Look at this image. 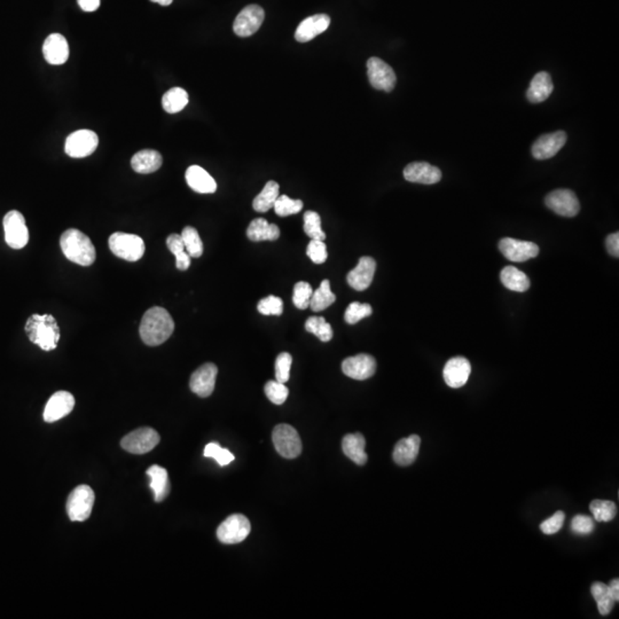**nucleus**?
Instances as JSON below:
<instances>
[{
    "label": "nucleus",
    "instance_id": "obj_1",
    "mask_svg": "<svg viewBox=\"0 0 619 619\" xmlns=\"http://www.w3.org/2000/svg\"><path fill=\"white\" fill-rule=\"evenodd\" d=\"M175 331V321L166 309L150 307L141 319L139 334L145 344L157 347L169 340Z\"/></svg>",
    "mask_w": 619,
    "mask_h": 619
},
{
    "label": "nucleus",
    "instance_id": "obj_2",
    "mask_svg": "<svg viewBox=\"0 0 619 619\" xmlns=\"http://www.w3.org/2000/svg\"><path fill=\"white\" fill-rule=\"evenodd\" d=\"M60 246L65 256L72 263L90 266L97 258L91 239L76 229H67L60 239Z\"/></svg>",
    "mask_w": 619,
    "mask_h": 619
},
{
    "label": "nucleus",
    "instance_id": "obj_3",
    "mask_svg": "<svg viewBox=\"0 0 619 619\" xmlns=\"http://www.w3.org/2000/svg\"><path fill=\"white\" fill-rule=\"evenodd\" d=\"M29 340L37 344L41 350L57 349L60 341V328L57 320L51 314H32L25 324Z\"/></svg>",
    "mask_w": 619,
    "mask_h": 619
},
{
    "label": "nucleus",
    "instance_id": "obj_4",
    "mask_svg": "<svg viewBox=\"0 0 619 619\" xmlns=\"http://www.w3.org/2000/svg\"><path fill=\"white\" fill-rule=\"evenodd\" d=\"M109 249L115 256L122 260L137 262L144 256L145 242L138 235L116 232L110 235Z\"/></svg>",
    "mask_w": 619,
    "mask_h": 619
},
{
    "label": "nucleus",
    "instance_id": "obj_5",
    "mask_svg": "<svg viewBox=\"0 0 619 619\" xmlns=\"http://www.w3.org/2000/svg\"><path fill=\"white\" fill-rule=\"evenodd\" d=\"M95 495L88 485H79L69 494L67 513L72 522H84L91 516Z\"/></svg>",
    "mask_w": 619,
    "mask_h": 619
},
{
    "label": "nucleus",
    "instance_id": "obj_6",
    "mask_svg": "<svg viewBox=\"0 0 619 619\" xmlns=\"http://www.w3.org/2000/svg\"><path fill=\"white\" fill-rule=\"evenodd\" d=\"M275 450L286 459H295L302 453V441L298 430L289 425H278L273 429Z\"/></svg>",
    "mask_w": 619,
    "mask_h": 619
},
{
    "label": "nucleus",
    "instance_id": "obj_7",
    "mask_svg": "<svg viewBox=\"0 0 619 619\" xmlns=\"http://www.w3.org/2000/svg\"><path fill=\"white\" fill-rule=\"evenodd\" d=\"M251 531V524L248 517L242 514H233L217 528V538L222 544H240Z\"/></svg>",
    "mask_w": 619,
    "mask_h": 619
},
{
    "label": "nucleus",
    "instance_id": "obj_8",
    "mask_svg": "<svg viewBox=\"0 0 619 619\" xmlns=\"http://www.w3.org/2000/svg\"><path fill=\"white\" fill-rule=\"evenodd\" d=\"M6 244L13 249H22L29 241L28 227L22 213L18 210L7 213L3 220Z\"/></svg>",
    "mask_w": 619,
    "mask_h": 619
},
{
    "label": "nucleus",
    "instance_id": "obj_9",
    "mask_svg": "<svg viewBox=\"0 0 619 619\" xmlns=\"http://www.w3.org/2000/svg\"><path fill=\"white\" fill-rule=\"evenodd\" d=\"M99 145V137L91 130H79L68 135L65 150L72 159L88 157L95 152Z\"/></svg>",
    "mask_w": 619,
    "mask_h": 619
},
{
    "label": "nucleus",
    "instance_id": "obj_10",
    "mask_svg": "<svg viewBox=\"0 0 619 619\" xmlns=\"http://www.w3.org/2000/svg\"><path fill=\"white\" fill-rule=\"evenodd\" d=\"M160 439L157 430L144 427L130 432L123 438L121 445L128 453L145 454L153 450L160 443Z\"/></svg>",
    "mask_w": 619,
    "mask_h": 619
},
{
    "label": "nucleus",
    "instance_id": "obj_11",
    "mask_svg": "<svg viewBox=\"0 0 619 619\" xmlns=\"http://www.w3.org/2000/svg\"><path fill=\"white\" fill-rule=\"evenodd\" d=\"M367 75L369 83L375 90L391 92L396 86L397 77L394 69L378 58L373 57L367 61Z\"/></svg>",
    "mask_w": 619,
    "mask_h": 619
},
{
    "label": "nucleus",
    "instance_id": "obj_12",
    "mask_svg": "<svg viewBox=\"0 0 619 619\" xmlns=\"http://www.w3.org/2000/svg\"><path fill=\"white\" fill-rule=\"evenodd\" d=\"M265 13L258 5H248L239 13L233 25V30L239 37H249L256 34L263 25Z\"/></svg>",
    "mask_w": 619,
    "mask_h": 619
},
{
    "label": "nucleus",
    "instance_id": "obj_13",
    "mask_svg": "<svg viewBox=\"0 0 619 619\" xmlns=\"http://www.w3.org/2000/svg\"><path fill=\"white\" fill-rule=\"evenodd\" d=\"M545 204L552 211L562 217H575L580 210L578 197L570 189H557L546 197Z\"/></svg>",
    "mask_w": 619,
    "mask_h": 619
},
{
    "label": "nucleus",
    "instance_id": "obj_14",
    "mask_svg": "<svg viewBox=\"0 0 619 619\" xmlns=\"http://www.w3.org/2000/svg\"><path fill=\"white\" fill-rule=\"evenodd\" d=\"M499 249L507 260L514 263H523L538 256L539 247L533 242L505 238L499 242Z\"/></svg>",
    "mask_w": 619,
    "mask_h": 619
},
{
    "label": "nucleus",
    "instance_id": "obj_15",
    "mask_svg": "<svg viewBox=\"0 0 619 619\" xmlns=\"http://www.w3.org/2000/svg\"><path fill=\"white\" fill-rule=\"evenodd\" d=\"M217 374H218V368L215 364H204L192 374L189 388L199 397H209L215 390Z\"/></svg>",
    "mask_w": 619,
    "mask_h": 619
},
{
    "label": "nucleus",
    "instance_id": "obj_16",
    "mask_svg": "<svg viewBox=\"0 0 619 619\" xmlns=\"http://www.w3.org/2000/svg\"><path fill=\"white\" fill-rule=\"evenodd\" d=\"M342 371L349 378L364 381L376 372V360L371 354H360L349 357L342 363Z\"/></svg>",
    "mask_w": 619,
    "mask_h": 619
},
{
    "label": "nucleus",
    "instance_id": "obj_17",
    "mask_svg": "<svg viewBox=\"0 0 619 619\" xmlns=\"http://www.w3.org/2000/svg\"><path fill=\"white\" fill-rule=\"evenodd\" d=\"M566 133L564 131H557L553 133L540 135L532 145V155L537 160L544 161L555 157L563 146L566 145Z\"/></svg>",
    "mask_w": 619,
    "mask_h": 619
},
{
    "label": "nucleus",
    "instance_id": "obj_18",
    "mask_svg": "<svg viewBox=\"0 0 619 619\" xmlns=\"http://www.w3.org/2000/svg\"><path fill=\"white\" fill-rule=\"evenodd\" d=\"M376 262L374 258L364 256L360 258L358 265L347 273V281L354 291H364L372 284L375 274Z\"/></svg>",
    "mask_w": 619,
    "mask_h": 619
},
{
    "label": "nucleus",
    "instance_id": "obj_19",
    "mask_svg": "<svg viewBox=\"0 0 619 619\" xmlns=\"http://www.w3.org/2000/svg\"><path fill=\"white\" fill-rule=\"evenodd\" d=\"M75 406V398L68 391H58L47 401L44 411L46 422H55L69 415Z\"/></svg>",
    "mask_w": 619,
    "mask_h": 619
},
{
    "label": "nucleus",
    "instance_id": "obj_20",
    "mask_svg": "<svg viewBox=\"0 0 619 619\" xmlns=\"http://www.w3.org/2000/svg\"><path fill=\"white\" fill-rule=\"evenodd\" d=\"M472 373V366L465 357H454L447 361L443 371L445 382L450 388H461L466 385Z\"/></svg>",
    "mask_w": 619,
    "mask_h": 619
},
{
    "label": "nucleus",
    "instance_id": "obj_21",
    "mask_svg": "<svg viewBox=\"0 0 619 619\" xmlns=\"http://www.w3.org/2000/svg\"><path fill=\"white\" fill-rule=\"evenodd\" d=\"M404 178L416 184L434 185L441 182V171L427 162H413L404 169Z\"/></svg>",
    "mask_w": 619,
    "mask_h": 619
},
{
    "label": "nucleus",
    "instance_id": "obj_22",
    "mask_svg": "<svg viewBox=\"0 0 619 619\" xmlns=\"http://www.w3.org/2000/svg\"><path fill=\"white\" fill-rule=\"evenodd\" d=\"M331 25V18L327 14H317L303 20L295 32V39L300 43H307L313 38L325 32Z\"/></svg>",
    "mask_w": 619,
    "mask_h": 619
},
{
    "label": "nucleus",
    "instance_id": "obj_23",
    "mask_svg": "<svg viewBox=\"0 0 619 619\" xmlns=\"http://www.w3.org/2000/svg\"><path fill=\"white\" fill-rule=\"evenodd\" d=\"M43 54L50 65L60 66L67 62L69 58V45L62 34H52L45 39Z\"/></svg>",
    "mask_w": 619,
    "mask_h": 619
},
{
    "label": "nucleus",
    "instance_id": "obj_24",
    "mask_svg": "<svg viewBox=\"0 0 619 619\" xmlns=\"http://www.w3.org/2000/svg\"><path fill=\"white\" fill-rule=\"evenodd\" d=\"M420 444L421 438L418 435H411L410 437L401 439L394 448L392 458L394 462L401 467L412 465L419 455Z\"/></svg>",
    "mask_w": 619,
    "mask_h": 619
},
{
    "label": "nucleus",
    "instance_id": "obj_25",
    "mask_svg": "<svg viewBox=\"0 0 619 619\" xmlns=\"http://www.w3.org/2000/svg\"><path fill=\"white\" fill-rule=\"evenodd\" d=\"M188 186L200 194H213L217 189V184L211 175L199 166H192L186 171Z\"/></svg>",
    "mask_w": 619,
    "mask_h": 619
},
{
    "label": "nucleus",
    "instance_id": "obj_26",
    "mask_svg": "<svg viewBox=\"0 0 619 619\" xmlns=\"http://www.w3.org/2000/svg\"><path fill=\"white\" fill-rule=\"evenodd\" d=\"M554 84L550 74L546 72H540L532 79L526 98L531 103H540L547 100L550 94L553 92Z\"/></svg>",
    "mask_w": 619,
    "mask_h": 619
},
{
    "label": "nucleus",
    "instance_id": "obj_27",
    "mask_svg": "<svg viewBox=\"0 0 619 619\" xmlns=\"http://www.w3.org/2000/svg\"><path fill=\"white\" fill-rule=\"evenodd\" d=\"M365 447H366V441L359 432L349 434L342 441L343 453L358 466H364L368 459L365 452Z\"/></svg>",
    "mask_w": 619,
    "mask_h": 619
},
{
    "label": "nucleus",
    "instance_id": "obj_28",
    "mask_svg": "<svg viewBox=\"0 0 619 619\" xmlns=\"http://www.w3.org/2000/svg\"><path fill=\"white\" fill-rule=\"evenodd\" d=\"M162 163V155L159 152L154 149H144L133 155L131 166L138 173L147 175L160 169Z\"/></svg>",
    "mask_w": 619,
    "mask_h": 619
},
{
    "label": "nucleus",
    "instance_id": "obj_29",
    "mask_svg": "<svg viewBox=\"0 0 619 619\" xmlns=\"http://www.w3.org/2000/svg\"><path fill=\"white\" fill-rule=\"evenodd\" d=\"M147 476L150 479V488L154 492V499L157 502H161L169 495L171 488L168 472L166 468L154 465L148 468Z\"/></svg>",
    "mask_w": 619,
    "mask_h": 619
},
{
    "label": "nucleus",
    "instance_id": "obj_30",
    "mask_svg": "<svg viewBox=\"0 0 619 619\" xmlns=\"http://www.w3.org/2000/svg\"><path fill=\"white\" fill-rule=\"evenodd\" d=\"M247 237L253 242L275 241L280 237V229L275 224H269L266 219H253L248 227Z\"/></svg>",
    "mask_w": 619,
    "mask_h": 619
},
{
    "label": "nucleus",
    "instance_id": "obj_31",
    "mask_svg": "<svg viewBox=\"0 0 619 619\" xmlns=\"http://www.w3.org/2000/svg\"><path fill=\"white\" fill-rule=\"evenodd\" d=\"M502 285L512 291L524 293L530 288V279L515 266H506L500 273Z\"/></svg>",
    "mask_w": 619,
    "mask_h": 619
},
{
    "label": "nucleus",
    "instance_id": "obj_32",
    "mask_svg": "<svg viewBox=\"0 0 619 619\" xmlns=\"http://www.w3.org/2000/svg\"><path fill=\"white\" fill-rule=\"evenodd\" d=\"M278 182L269 180L267 184L264 186L263 191L257 195L253 201V208L257 213H266L269 209H272L274 206L275 201L279 197Z\"/></svg>",
    "mask_w": 619,
    "mask_h": 619
},
{
    "label": "nucleus",
    "instance_id": "obj_33",
    "mask_svg": "<svg viewBox=\"0 0 619 619\" xmlns=\"http://www.w3.org/2000/svg\"><path fill=\"white\" fill-rule=\"evenodd\" d=\"M188 93L182 88H172L162 98L163 109L168 114H177L187 106Z\"/></svg>",
    "mask_w": 619,
    "mask_h": 619
},
{
    "label": "nucleus",
    "instance_id": "obj_34",
    "mask_svg": "<svg viewBox=\"0 0 619 619\" xmlns=\"http://www.w3.org/2000/svg\"><path fill=\"white\" fill-rule=\"evenodd\" d=\"M335 300L336 296L331 289V282L328 280H324L320 287L316 291H313L312 298L310 300V307L314 312H319L331 307Z\"/></svg>",
    "mask_w": 619,
    "mask_h": 619
},
{
    "label": "nucleus",
    "instance_id": "obj_35",
    "mask_svg": "<svg viewBox=\"0 0 619 619\" xmlns=\"http://www.w3.org/2000/svg\"><path fill=\"white\" fill-rule=\"evenodd\" d=\"M592 597H594L597 601V609L602 616H607L611 613L613 606H615V600L610 594L609 587L604 583L597 582L592 585L591 587Z\"/></svg>",
    "mask_w": 619,
    "mask_h": 619
},
{
    "label": "nucleus",
    "instance_id": "obj_36",
    "mask_svg": "<svg viewBox=\"0 0 619 619\" xmlns=\"http://www.w3.org/2000/svg\"><path fill=\"white\" fill-rule=\"evenodd\" d=\"M182 238L184 241L185 249L188 255L194 258H199L204 253V242L201 240L199 232L192 227L186 226L182 232Z\"/></svg>",
    "mask_w": 619,
    "mask_h": 619
},
{
    "label": "nucleus",
    "instance_id": "obj_37",
    "mask_svg": "<svg viewBox=\"0 0 619 619\" xmlns=\"http://www.w3.org/2000/svg\"><path fill=\"white\" fill-rule=\"evenodd\" d=\"M305 329L311 334L316 335L320 341L329 342L333 338V328L331 324L322 317H310L305 322Z\"/></svg>",
    "mask_w": 619,
    "mask_h": 619
},
{
    "label": "nucleus",
    "instance_id": "obj_38",
    "mask_svg": "<svg viewBox=\"0 0 619 619\" xmlns=\"http://www.w3.org/2000/svg\"><path fill=\"white\" fill-rule=\"evenodd\" d=\"M590 510L597 522H610L617 515L615 502L608 500H594L590 505Z\"/></svg>",
    "mask_w": 619,
    "mask_h": 619
},
{
    "label": "nucleus",
    "instance_id": "obj_39",
    "mask_svg": "<svg viewBox=\"0 0 619 619\" xmlns=\"http://www.w3.org/2000/svg\"><path fill=\"white\" fill-rule=\"evenodd\" d=\"M304 232L311 240H325L326 234L321 229L319 213L316 211H307L304 213Z\"/></svg>",
    "mask_w": 619,
    "mask_h": 619
},
{
    "label": "nucleus",
    "instance_id": "obj_40",
    "mask_svg": "<svg viewBox=\"0 0 619 619\" xmlns=\"http://www.w3.org/2000/svg\"><path fill=\"white\" fill-rule=\"evenodd\" d=\"M273 208L278 216L287 217L300 213L303 209V202L300 200H291L287 195H279Z\"/></svg>",
    "mask_w": 619,
    "mask_h": 619
},
{
    "label": "nucleus",
    "instance_id": "obj_41",
    "mask_svg": "<svg viewBox=\"0 0 619 619\" xmlns=\"http://www.w3.org/2000/svg\"><path fill=\"white\" fill-rule=\"evenodd\" d=\"M373 309L369 304H361L359 302L351 303L345 310L344 320L349 325H354L360 320L365 319L367 317L372 316Z\"/></svg>",
    "mask_w": 619,
    "mask_h": 619
},
{
    "label": "nucleus",
    "instance_id": "obj_42",
    "mask_svg": "<svg viewBox=\"0 0 619 619\" xmlns=\"http://www.w3.org/2000/svg\"><path fill=\"white\" fill-rule=\"evenodd\" d=\"M266 397L269 398V401H272L275 405H282L287 401L289 390L286 387L285 383L275 381H269L264 387Z\"/></svg>",
    "mask_w": 619,
    "mask_h": 619
},
{
    "label": "nucleus",
    "instance_id": "obj_43",
    "mask_svg": "<svg viewBox=\"0 0 619 619\" xmlns=\"http://www.w3.org/2000/svg\"><path fill=\"white\" fill-rule=\"evenodd\" d=\"M312 287L305 281H300L295 285L293 303L300 310H305L310 307V300L312 298Z\"/></svg>",
    "mask_w": 619,
    "mask_h": 619
},
{
    "label": "nucleus",
    "instance_id": "obj_44",
    "mask_svg": "<svg viewBox=\"0 0 619 619\" xmlns=\"http://www.w3.org/2000/svg\"><path fill=\"white\" fill-rule=\"evenodd\" d=\"M204 457L213 458L219 466H227L234 460V455L226 448H222L218 443H210L204 448Z\"/></svg>",
    "mask_w": 619,
    "mask_h": 619
},
{
    "label": "nucleus",
    "instance_id": "obj_45",
    "mask_svg": "<svg viewBox=\"0 0 619 619\" xmlns=\"http://www.w3.org/2000/svg\"><path fill=\"white\" fill-rule=\"evenodd\" d=\"M257 310L264 316H281L284 312V302L281 298L271 295L260 300Z\"/></svg>",
    "mask_w": 619,
    "mask_h": 619
},
{
    "label": "nucleus",
    "instance_id": "obj_46",
    "mask_svg": "<svg viewBox=\"0 0 619 619\" xmlns=\"http://www.w3.org/2000/svg\"><path fill=\"white\" fill-rule=\"evenodd\" d=\"M291 364H293V357L288 352H282L277 357V360H275V378H277V381L286 383L289 380Z\"/></svg>",
    "mask_w": 619,
    "mask_h": 619
},
{
    "label": "nucleus",
    "instance_id": "obj_47",
    "mask_svg": "<svg viewBox=\"0 0 619 619\" xmlns=\"http://www.w3.org/2000/svg\"><path fill=\"white\" fill-rule=\"evenodd\" d=\"M307 253L310 260H312L314 264L325 263L327 257H328L326 244L321 240L310 241V244H307Z\"/></svg>",
    "mask_w": 619,
    "mask_h": 619
},
{
    "label": "nucleus",
    "instance_id": "obj_48",
    "mask_svg": "<svg viewBox=\"0 0 619 619\" xmlns=\"http://www.w3.org/2000/svg\"><path fill=\"white\" fill-rule=\"evenodd\" d=\"M595 524L593 519L586 515H575L571 521V530L579 535H591L594 531Z\"/></svg>",
    "mask_w": 619,
    "mask_h": 619
},
{
    "label": "nucleus",
    "instance_id": "obj_49",
    "mask_svg": "<svg viewBox=\"0 0 619 619\" xmlns=\"http://www.w3.org/2000/svg\"><path fill=\"white\" fill-rule=\"evenodd\" d=\"M564 519H566V514L563 512H557L552 517L541 523V532H544L545 535H555L562 528Z\"/></svg>",
    "mask_w": 619,
    "mask_h": 619
},
{
    "label": "nucleus",
    "instance_id": "obj_50",
    "mask_svg": "<svg viewBox=\"0 0 619 619\" xmlns=\"http://www.w3.org/2000/svg\"><path fill=\"white\" fill-rule=\"evenodd\" d=\"M166 246L169 248V251L175 255V257L182 255V253H185V251H186V249H185V244L184 241H182V235H169L168 239H166Z\"/></svg>",
    "mask_w": 619,
    "mask_h": 619
},
{
    "label": "nucleus",
    "instance_id": "obj_51",
    "mask_svg": "<svg viewBox=\"0 0 619 619\" xmlns=\"http://www.w3.org/2000/svg\"><path fill=\"white\" fill-rule=\"evenodd\" d=\"M606 246H607V251H609L610 255L613 257H616L618 258L619 257V233L616 232V233H613V234H610L608 237L607 240H606Z\"/></svg>",
    "mask_w": 619,
    "mask_h": 619
},
{
    "label": "nucleus",
    "instance_id": "obj_52",
    "mask_svg": "<svg viewBox=\"0 0 619 619\" xmlns=\"http://www.w3.org/2000/svg\"><path fill=\"white\" fill-rule=\"evenodd\" d=\"M81 11L86 13L95 12L100 7V0H77Z\"/></svg>",
    "mask_w": 619,
    "mask_h": 619
},
{
    "label": "nucleus",
    "instance_id": "obj_53",
    "mask_svg": "<svg viewBox=\"0 0 619 619\" xmlns=\"http://www.w3.org/2000/svg\"><path fill=\"white\" fill-rule=\"evenodd\" d=\"M610 594L613 597V600L615 602H618L619 601V580L618 579H613L610 583L609 586Z\"/></svg>",
    "mask_w": 619,
    "mask_h": 619
},
{
    "label": "nucleus",
    "instance_id": "obj_54",
    "mask_svg": "<svg viewBox=\"0 0 619 619\" xmlns=\"http://www.w3.org/2000/svg\"><path fill=\"white\" fill-rule=\"evenodd\" d=\"M150 1L159 4L161 6H169V5H171L173 0H150Z\"/></svg>",
    "mask_w": 619,
    "mask_h": 619
}]
</instances>
